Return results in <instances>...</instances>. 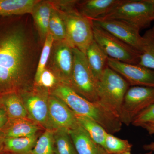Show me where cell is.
<instances>
[{
    "label": "cell",
    "instance_id": "cell-31",
    "mask_svg": "<svg viewBox=\"0 0 154 154\" xmlns=\"http://www.w3.org/2000/svg\"><path fill=\"white\" fill-rule=\"evenodd\" d=\"M9 119L6 110L2 107H0V130L8 123Z\"/></svg>",
    "mask_w": 154,
    "mask_h": 154
},
{
    "label": "cell",
    "instance_id": "cell-1",
    "mask_svg": "<svg viewBox=\"0 0 154 154\" xmlns=\"http://www.w3.org/2000/svg\"><path fill=\"white\" fill-rule=\"evenodd\" d=\"M23 16H0V97L34 86L42 47Z\"/></svg>",
    "mask_w": 154,
    "mask_h": 154
},
{
    "label": "cell",
    "instance_id": "cell-4",
    "mask_svg": "<svg viewBox=\"0 0 154 154\" xmlns=\"http://www.w3.org/2000/svg\"><path fill=\"white\" fill-rule=\"evenodd\" d=\"M129 86L123 77L107 66L97 82L99 102L119 118L124 96Z\"/></svg>",
    "mask_w": 154,
    "mask_h": 154
},
{
    "label": "cell",
    "instance_id": "cell-38",
    "mask_svg": "<svg viewBox=\"0 0 154 154\" xmlns=\"http://www.w3.org/2000/svg\"><path fill=\"white\" fill-rule=\"evenodd\" d=\"M2 107V105H1V103H0V107Z\"/></svg>",
    "mask_w": 154,
    "mask_h": 154
},
{
    "label": "cell",
    "instance_id": "cell-26",
    "mask_svg": "<svg viewBox=\"0 0 154 154\" xmlns=\"http://www.w3.org/2000/svg\"><path fill=\"white\" fill-rule=\"evenodd\" d=\"M143 36L144 43L138 65L154 71V38L149 30Z\"/></svg>",
    "mask_w": 154,
    "mask_h": 154
},
{
    "label": "cell",
    "instance_id": "cell-10",
    "mask_svg": "<svg viewBox=\"0 0 154 154\" xmlns=\"http://www.w3.org/2000/svg\"><path fill=\"white\" fill-rule=\"evenodd\" d=\"M50 90L34 85L29 91L19 93L29 118L49 129L48 101Z\"/></svg>",
    "mask_w": 154,
    "mask_h": 154
},
{
    "label": "cell",
    "instance_id": "cell-16",
    "mask_svg": "<svg viewBox=\"0 0 154 154\" xmlns=\"http://www.w3.org/2000/svg\"><path fill=\"white\" fill-rule=\"evenodd\" d=\"M53 7L51 1L38 0L33 6L31 13L42 47L48 34V25Z\"/></svg>",
    "mask_w": 154,
    "mask_h": 154
},
{
    "label": "cell",
    "instance_id": "cell-36",
    "mask_svg": "<svg viewBox=\"0 0 154 154\" xmlns=\"http://www.w3.org/2000/svg\"><path fill=\"white\" fill-rule=\"evenodd\" d=\"M0 154H11V153H10L8 152H6L5 151H3Z\"/></svg>",
    "mask_w": 154,
    "mask_h": 154
},
{
    "label": "cell",
    "instance_id": "cell-18",
    "mask_svg": "<svg viewBox=\"0 0 154 154\" xmlns=\"http://www.w3.org/2000/svg\"><path fill=\"white\" fill-rule=\"evenodd\" d=\"M91 71L97 81L102 77L107 66L108 57L95 40L88 47L85 53Z\"/></svg>",
    "mask_w": 154,
    "mask_h": 154
},
{
    "label": "cell",
    "instance_id": "cell-37",
    "mask_svg": "<svg viewBox=\"0 0 154 154\" xmlns=\"http://www.w3.org/2000/svg\"><path fill=\"white\" fill-rule=\"evenodd\" d=\"M153 152H148L146 153H142L139 154H152Z\"/></svg>",
    "mask_w": 154,
    "mask_h": 154
},
{
    "label": "cell",
    "instance_id": "cell-30",
    "mask_svg": "<svg viewBox=\"0 0 154 154\" xmlns=\"http://www.w3.org/2000/svg\"><path fill=\"white\" fill-rule=\"evenodd\" d=\"M154 119V104L141 112L134 119L131 124L141 127L143 125Z\"/></svg>",
    "mask_w": 154,
    "mask_h": 154
},
{
    "label": "cell",
    "instance_id": "cell-13",
    "mask_svg": "<svg viewBox=\"0 0 154 154\" xmlns=\"http://www.w3.org/2000/svg\"><path fill=\"white\" fill-rule=\"evenodd\" d=\"M49 129L70 130L80 125L75 114L59 98L50 94L48 101Z\"/></svg>",
    "mask_w": 154,
    "mask_h": 154
},
{
    "label": "cell",
    "instance_id": "cell-25",
    "mask_svg": "<svg viewBox=\"0 0 154 154\" xmlns=\"http://www.w3.org/2000/svg\"><path fill=\"white\" fill-rule=\"evenodd\" d=\"M132 145L127 140L122 139L107 133L105 138V150L109 154H131Z\"/></svg>",
    "mask_w": 154,
    "mask_h": 154
},
{
    "label": "cell",
    "instance_id": "cell-9",
    "mask_svg": "<svg viewBox=\"0 0 154 154\" xmlns=\"http://www.w3.org/2000/svg\"><path fill=\"white\" fill-rule=\"evenodd\" d=\"M154 104L153 87H129L124 96L119 119L128 126L139 114Z\"/></svg>",
    "mask_w": 154,
    "mask_h": 154
},
{
    "label": "cell",
    "instance_id": "cell-14",
    "mask_svg": "<svg viewBox=\"0 0 154 154\" xmlns=\"http://www.w3.org/2000/svg\"><path fill=\"white\" fill-rule=\"evenodd\" d=\"M40 130L41 126L30 119H9L0 130V136L4 139L33 136Z\"/></svg>",
    "mask_w": 154,
    "mask_h": 154
},
{
    "label": "cell",
    "instance_id": "cell-23",
    "mask_svg": "<svg viewBox=\"0 0 154 154\" xmlns=\"http://www.w3.org/2000/svg\"><path fill=\"white\" fill-rule=\"evenodd\" d=\"M53 131L55 154H77L68 130L60 128Z\"/></svg>",
    "mask_w": 154,
    "mask_h": 154
},
{
    "label": "cell",
    "instance_id": "cell-8",
    "mask_svg": "<svg viewBox=\"0 0 154 154\" xmlns=\"http://www.w3.org/2000/svg\"><path fill=\"white\" fill-rule=\"evenodd\" d=\"M73 66V47L66 40L54 41L46 68L59 82L70 87Z\"/></svg>",
    "mask_w": 154,
    "mask_h": 154
},
{
    "label": "cell",
    "instance_id": "cell-11",
    "mask_svg": "<svg viewBox=\"0 0 154 154\" xmlns=\"http://www.w3.org/2000/svg\"><path fill=\"white\" fill-rule=\"evenodd\" d=\"M92 22L94 25L106 30L139 52H141L144 39L140 35V29L134 25L118 19H97L92 20Z\"/></svg>",
    "mask_w": 154,
    "mask_h": 154
},
{
    "label": "cell",
    "instance_id": "cell-21",
    "mask_svg": "<svg viewBox=\"0 0 154 154\" xmlns=\"http://www.w3.org/2000/svg\"><path fill=\"white\" fill-rule=\"evenodd\" d=\"M38 140L37 135L31 137L5 139L4 151L11 154H30Z\"/></svg>",
    "mask_w": 154,
    "mask_h": 154
},
{
    "label": "cell",
    "instance_id": "cell-12",
    "mask_svg": "<svg viewBox=\"0 0 154 154\" xmlns=\"http://www.w3.org/2000/svg\"><path fill=\"white\" fill-rule=\"evenodd\" d=\"M107 66L126 80L130 85L154 88V71L138 64L125 63L108 57Z\"/></svg>",
    "mask_w": 154,
    "mask_h": 154
},
{
    "label": "cell",
    "instance_id": "cell-20",
    "mask_svg": "<svg viewBox=\"0 0 154 154\" xmlns=\"http://www.w3.org/2000/svg\"><path fill=\"white\" fill-rule=\"evenodd\" d=\"M38 0H0V16H23L31 14Z\"/></svg>",
    "mask_w": 154,
    "mask_h": 154
},
{
    "label": "cell",
    "instance_id": "cell-28",
    "mask_svg": "<svg viewBox=\"0 0 154 154\" xmlns=\"http://www.w3.org/2000/svg\"><path fill=\"white\" fill-rule=\"evenodd\" d=\"M54 41L52 36L48 33L42 48L34 78V85L38 82L41 74L46 68Z\"/></svg>",
    "mask_w": 154,
    "mask_h": 154
},
{
    "label": "cell",
    "instance_id": "cell-24",
    "mask_svg": "<svg viewBox=\"0 0 154 154\" xmlns=\"http://www.w3.org/2000/svg\"><path fill=\"white\" fill-rule=\"evenodd\" d=\"M48 33L52 36L54 41L66 40L64 23L60 13L54 6L50 18Z\"/></svg>",
    "mask_w": 154,
    "mask_h": 154
},
{
    "label": "cell",
    "instance_id": "cell-6",
    "mask_svg": "<svg viewBox=\"0 0 154 154\" xmlns=\"http://www.w3.org/2000/svg\"><path fill=\"white\" fill-rule=\"evenodd\" d=\"M73 69L70 87L88 101L99 102L98 81L90 68L85 55L75 48H73Z\"/></svg>",
    "mask_w": 154,
    "mask_h": 154
},
{
    "label": "cell",
    "instance_id": "cell-5",
    "mask_svg": "<svg viewBox=\"0 0 154 154\" xmlns=\"http://www.w3.org/2000/svg\"><path fill=\"white\" fill-rule=\"evenodd\" d=\"M99 19L122 20L140 30L154 20V3L152 0H122L113 11Z\"/></svg>",
    "mask_w": 154,
    "mask_h": 154
},
{
    "label": "cell",
    "instance_id": "cell-34",
    "mask_svg": "<svg viewBox=\"0 0 154 154\" xmlns=\"http://www.w3.org/2000/svg\"><path fill=\"white\" fill-rule=\"evenodd\" d=\"M4 140L3 137L0 136V154L4 151Z\"/></svg>",
    "mask_w": 154,
    "mask_h": 154
},
{
    "label": "cell",
    "instance_id": "cell-35",
    "mask_svg": "<svg viewBox=\"0 0 154 154\" xmlns=\"http://www.w3.org/2000/svg\"><path fill=\"white\" fill-rule=\"evenodd\" d=\"M149 31L152 37L154 38V26L151 30H149Z\"/></svg>",
    "mask_w": 154,
    "mask_h": 154
},
{
    "label": "cell",
    "instance_id": "cell-3",
    "mask_svg": "<svg viewBox=\"0 0 154 154\" xmlns=\"http://www.w3.org/2000/svg\"><path fill=\"white\" fill-rule=\"evenodd\" d=\"M78 1H58L56 8L64 23L67 41L73 47L85 54L94 40L93 24L92 20L78 11Z\"/></svg>",
    "mask_w": 154,
    "mask_h": 154
},
{
    "label": "cell",
    "instance_id": "cell-15",
    "mask_svg": "<svg viewBox=\"0 0 154 154\" xmlns=\"http://www.w3.org/2000/svg\"><path fill=\"white\" fill-rule=\"evenodd\" d=\"M122 0L78 1L76 8L81 14L91 20L100 19L113 11Z\"/></svg>",
    "mask_w": 154,
    "mask_h": 154
},
{
    "label": "cell",
    "instance_id": "cell-19",
    "mask_svg": "<svg viewBox=\"0 0 154 154\" xmlns=\"http://www.w3.org/2000/svg\"><path fill=\"white\" fill-rule=\"evenodd\" d=\"M0 103L6 110L9 119L29 118L19 93L14 92L1 96Z\"/></svg>",
    "mask_w": 154,
    "mask_h": 154
},
{
    "label": "cell",
    "instance_id": "cell-17",
    "mask_svg": "<svg viewBox=\"0 0 154 154\" xmlns=\"http://www.w3.org/2000/svg\"><path fill=\"white\" fill-rule=\"evenodd\" d=\"M69 131L77 154H109L93 140L80 125Z\"/></svg>",
    "mask_w": 154,
    "mask_h": 154
},
{
    "label": "cell",
    "instance_id": "cell-7",
    "mask_svg": "<svg viewBox=\"0 0 154 154\" xmlns=\"http://www.w3.org/2000/svg\"><path fill=\"white\" fill-rule=\"evenodd\" d=\"M93 28L94 40L108 57L125 63L138 64L140 52L93 24Z\"/></svg>",
    "mask_w": 154,
    "mask_h": 154
},
{
    "label": "cell",
    "instance_id": "cell-27",
    "mask_svg": "<svg viewBox=\"0 0 154 154\" xmlns=\"http://www.w3.org/2000/svg\"><path fill=\"white\" fill-rule=\"evenodd\" d=\"M53 134L52 130L45 129L38 138L30 154H55Z\"/></svg>",
    "mask_w": 154,
    "mask_h": 154
},
{
    "label": "cell",
    "instance_id": "cell-22",
    "mask_svg": "<svg viewBox=\"0 0 154 154\" xmlns=\"http://www.w3.org/2000/svg\"><path fill=\"white\" fill-rule=\"evenodd\" d=\"M75 115L80 125L87 131L90 137L104 148L107 133L105 130L99 123L90 117L85 116Z\"/></svg>",
    "mask_w": 154,
    "mask_h": 154
},
{
    "label": "cell",
    "instance_id": "cell-39",
    "mask_svg": "<svg viewBox=\"0 0 154 154\" xmlns=\"http://www.w3.org/2000/svg\"><path fill=\"white\" fill-rule=\"evenodd\" d=\"M152 1H153V2L154 3V0H152Z\"/></svg>",
    "mask_w": 154,
    "mask_h": 154
},
{
    "label": "cell",
    "instance_id": "cell-2",
    "mask_svg": "<svg viewBox=\"0 0 154 154\" xmlns=\"http://www.w3.org/2000/svg\"><path fill=\"white\" fill-rule=\"evenodd\" d=\"M53 93L63 101L75 114L94 119L108 133L113 134L121 130L122 123L119 119L99 102L88 101L64 84L58 85Z\"/></svg>",
    "mask_w": 154,
    "mask_h": 154
},
{
    "label": "cell",
    "instance_id": "cell-29",
    "mask_svg": "<svg viewBox=\"0 0 154 154\" xmlns=\"http://www.w3.org/2000/svg\"><path fill=\"white\" fill-rule=\"evenodd\" d=\"M59 82L55 76L48 69L45 68L39 77L38 82L35 86L51 90L54 88Z\"/></svg>",
    "mask_w": 154,
    "mask_h": 154
},
{
    "label": "cell",
    "instance_id": "cell-32",
    "mask_svg": "<svg viewBox=\"0 0 154 154\" xmlns=\"http://www.w3.org/2000/svg\"><path fill=\"white\" fill-rule=\"evenodd\" d=\"M141 127L145 129L150 135L154 134V119L143 125Z\"/></svg>",
    "mask_w": 154,
    "mask_h": 154
},
{
    "label": "cell",
    "instance_id": "cell-33",
    "mask_svg": "<svg viewBox=\"0 0 154 154\" xmlns=\"http://www.w3.org/2000/svg\"><path fill=\"white\" fill-rule=\"evenodd\" d=\"M143 148L145 150L149 152H154V141L149 144L143 146Z\"/></svg>",
    "mask_w": 154,
    "mask_h": 154
}]
</instances>
